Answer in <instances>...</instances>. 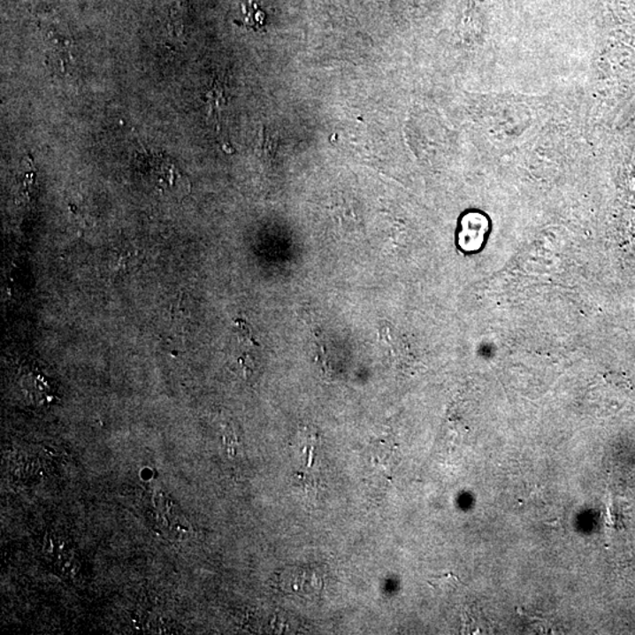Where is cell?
Masks as SVG:
<instances>
[{"label": "cell", "mask_w": 635, "mask_h": 635, "mask_svg": "<svg viewBox=\"0 0 635 635\" xmlns=\"http://www.w3.org/2000/svg\"><path fill=\"white\" fill-rule=\"evenodd\" d=\"M292 487L298 492V495H302L305 499H315L318 497V481L313 477L305 476V474H295L292 479Z\"/></svg>", "instance_id": "6da1fadb"}, {"label": "cell", "mask_w": 635, "mask_h": 635, "mask_svg": "<svg viewBox=\"0 0 635 635\" xmlns=\"http://www.w3.org/2000/svg\"><path fill=\"white\" fill-rule=\"evenodd\" d=\"M373 460L377 465L385 467L394 460V453H391V449L385 448V444H380L377 449H374Z\"/></svg>", "instance_id": "7a4b0ae2"}]
</instances>
